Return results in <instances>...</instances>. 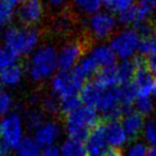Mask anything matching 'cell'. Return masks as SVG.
<instances>
[{
	"instance_id": "obj_13",
	"label": "cell",
	"mask_w": 156,
	"mask_h": 156,
	"mask_svg": "<svg viewBox=\"0 0 156 156\" xmlns=\"http://www.w3.org/2000/svg\"><path fill=\"white\" fill-rule=\"evenodd\" d=\"M102 125L107 144L109 148H112V150L117 151L126 146L129 138L122 126L121 121L117 119H112Z\"/></svg>"
},
{
	"instance_id": "obj_38",
	"label": "cell",
	"mask_w": 156,
	"mask_h": 156,
	"mask_svg": "<svg viewBox=\"0 0 156 156\" xmlns=\"http://www.w3.org/2000/svg\"><path fill=\"white\" fill-rule=\"evenodd\" d=\"M104 156H121L118 153V151H115V150H109L108 152L106 153Z\"/></svg>"
},
{
	"instance_id": "obj_36",
	"label": "cell",
	"mask_w": 156,
	"mask_h": 156,
	"mask_svg": "<svg viewBox=\"0 0 156 156\" xmlns=\"http://www.w3.org/2000/svg\"><path fill=\"white\" fill-rule=\"evenodd\" d=\"M0 1L9 4V5L13 6V8H18V6L20 5L23 2H25L26 0H0Z\"/></svg>"
},
{
	"instance_id": "obj_29",
	"label": "cell",
	"mask_w": 156,
	"mask_h": 156,
	"mask_svg": "<svg viewBox=\"0 0 156 156\" xmlns=\"http://www.w3.org/2000/svg\"><path fill=\"white\" fill-rule=\"evenodd\" d=\"M41 111L45 112L47 114H56L60 112V101L58 98L52 94V96H48L41 100Z\"/></svg>"
},
{
	"instance_id": "obj_5",
	"label": "cell",
	"mask_w": 156,
	"mask_h": 156,
	"mask_svg": "<svg viewBox=\"0 0 156 156\" xmlns=\"http://www.w3.org/2000/svg\"><path fill=\"white\" fill-rule=\"evenodd\" d=\"M119 25L118 18L115 14L107 10H101L98 13L87 17L84 27L87 35L98 43H104L106 39H111L117 32Z\"/></svg>"
},
{
	"instance_id": "obj_35",
	"label": "cell",
	"mask_w": 156,
	"mask_h": 156,
	"mask_svg": "<svg viewBox=\"0 0 156 156\" xmlns=\"http://www.w3.org/2000/svg\"><path fill=\"white\" fill-rule=\"evenodd\" d=\"M41 156H61L60 149L56 147H52V148H48L41 152Z\"/></svg>"
},
{
	"instance_id": "obj_1",
	"label": "cell",
	"mask_w": 156,
	"mask_h": 156,
	"mask_svg": "<svg viewBox=\"0 0 156 156\" xmlns=\"http://www.w3.org/2000/svg\"><path fill=\"white\" fill-rule=\"evenodd\" d=\"M2 45L17 58L30 55L41 45V34L36 27L25 25L9 26L1 36Z\"/></svg>"
},
{
	"instance_id": "obj_11",
	"label": "cell",
	"mask_w": 156,
	"mask_h": 156,
	"mask_svg": "<svg viewBox=\"0 0 156 156\" xmlns=\"http://www.w3.org/2000/svg\"><path fill=\"white\" fill-rule=\"evenodd\" d=\"M63 129L55 120H45L34 131V138L41 149L55 147L56 142L62 137Z\"/></svg>"
},
{
	"instance_id": "obj_22",
	"label": "cell",
	"mask_w": 156,
	"mask_h": 156,
	"mask_svg": "<svg viewBox=\"0 0 156 156\" xmlns=\"http://www.w3.org/2000/svg\"><path fill=\"white\" fill-rule=\"evenodd\" d=\"M141 134L146 144L156 149V118H150L144 122Z\"/></svg>"
},
{
	"instance_id": "obj_12",
	"label": "cell",
	"mask_w": 156,
	"mask_h": 156,
	"mask_svg": "<svg viewBox=\"0 0 156 156\" xmlns=\"http://www.w3.org/2000/svg\"><path fill=\"white\" fill-rule=\"evenodd\" d=\"M156 82V76H153L146 68L144 63L140 61L132 84L135 87L137 98H152L154 94V86Z\"/></svg>"
},
{
	"instance_id": "obj_15",
	"label": "cell",
	"mask_w": 156,
	"mask_h": 156,
	"mask_svg": "<svg viewBox=\"0 0 156 156\" xmlns=\"http://www.w3.org/2000/svg\"><path fill=\"white\" fill-rule=\"evenodd\" d=\"M87 156H104L108 152V144L105 138L103 125H97L88 134L84 142Z\"/></svg>"
},
{
	"instance_id": "obj_14",
	"label": "cell",
	"mask_w": 156,
	"mask_h": 156,
	"mask_svg": "<svg viewBox=\"0 0 156 156\" xmlns=\"http://www.w3.org/2000/svg\"><path fill=\"white\" fill-rule=\"evenodd\" d=\"M86 54L96 63L99 69L111 68L117 64V58L114 53L109 44L96 43L91 46L86 52Z\"/></svg>"
},
{
	"instance_id": "obj_4",
	"label": "cell",
	"mask_w": 156,
	"mask_h": 156,
	"mask_svg": "<svg viewBox=\"0 0 156 156\" xmlns=\"http://www.w3.org/2000/svg\"><path fill=\"white\" fill-rule=\"evenodd\" d=\"M142 35L134 28H123L113 35L109 39V46L113 49L117 60H134L140 51Z\"/></svg>"
},
{
	"instance_id": "obj_30",
	"label": "cell",
	"mask_w": 156,
	"mask_h": 156,
	"mask_svg": "<svg viewBox=\"0 0 156 156\" xmlns=\"http://www.w3.org/2000/svg\"><path fill=\"white\" fill-rule=\"evenodd\" d=\"M149 149L142 142H133L125 149L123 156H148Z\"/></svg>"
},
{
	"instance_id": "obj_6",
	"label": "cell",
	"mask_w": 156,
	"mask_h": 156,
	"mask_svg": "<svg viewBox=\"0 0 156 156\" xmlns=\"http://www.w3.org/2000/svg\"><path fill=\"white\" fill-rule=\"evenodd\" d=\"M25 120L19 114L11 113L0 120V148L1 152L6 154L9 151L15 150L19 142L26 137Z\"/></svg>"
},
{
	"instance_id": "obj_9",
	"label": "cell",
	"mask_w": 156,
	"mask_h": 156,
	"mask_svg": "<svg viewBox=\"0 0 156 156\" xmlns=\"http://www.w3.org/2000/svg\"><path fill=\"white\" fill-rule=\"evenodd\" d=\"M84 46L80 41H67L58 49L60 71H71L84 56Z\"/></svg>"
},
{
	"instance_id": "obj_21",
	"label": "cell",
	"mask_w": 156,
	"mask_h": 156,
	"mask_svg": "<svg viewBox=\"0 0 156 156\" xmlns=\"http://www.w3.org/2000/svg\"><path fill=\"white\" fill-rule=\"evenodd\" d=\"M136 4V0H104V8L108 12L119 16Z\"/></svg>"
},
{
	"instance_id": "obj_32",
	"label": "cell",
	"mask_w": 156,
	"mask_h": 156,
	"mask_svg": "<svg viewBox=\"0 0 156 156\" xmlns=\"http://www.w3.org/2000/svg\"><path fill=\"white\" fill-rule=\"evenodd\" d=\"M53 26L58 33H63L64 34V33H68L72 29V21L68 16L62 15V16H58L55 19Z\"/></svg>"
},
{
	"instance_id": "obj_23",
	"label": "cell",
	"mask_w": 156,
	"mask_h": 156,
	"mask_svg": "<svg viewBox=\"0 0 156 156\" xmlns=\"http://www.w3.org/2000/svg\"><path fill=\"white\" fill-rule=\"evenodd\" d=\"M155 51H156V26L151 28V30L148 32V34L142 37L139 53L147 56Z\"/></svg>"
},
{
	"instance_id": "obj_7",
	"label": "cell",
	"mask_w": 156,
	"mask_h": 156,
	"mask_svg": "<svg viewBox=\"0 0 156 156\" xmlns=\"http://www.w3.org/2000/svg\"><path fill=\"white\" fill-rule=\"evenodd\" d=\"M85 85L73 70L60 71L58 70L50 80V90L58 100L73 96H80V91Z\"/></svg>"
},
{
	"instance_id": "obj_42",
	"label": "cell",
	"mask_w": 156,
	"mask_h": 156,
	"mask_svg": "<svg viewBox=\"0 0 156 156\" xmlns=\"http://www.w3.org/2000/svg\"><path fill=\"white\" fill-rule=\"evenodd\" d=\"M155 106H156V101H155Z\"/></svg>"
},
{
	"instance_id": "obj_34",
	"label": "cell",
	"mask_w": 156,
	"mask_h": 156,
	"mask_svg": "<svg viewBox=\"0 0 156 156\" xmlns=\"http://www.w3.org/2000/svg\"><path fill=\"white\" fill-rule=\"evenodd\" d=\"M44 1L50 8L58 10V9H62L67 5L69 2H71V0H44Z\"/></svg>"
},
{
	"instance_id": "obj_26",
	"label": "cell",
	"mask_w": 156,
	"mask_h": 156,
	"mask_svg": "<svg viewBox=\"0 0 156 156\" xmlns=\"http://www.w3.org/2000/svg\"><path fill=\"white\" fill-rule=\"evenodd\" d=\"M134 107H135V112L140 114L142 117L150 116L156 108L155 101L152 98H137Z\"/></svg>"
},
{
	"instance_id": "obj_19",
	"label": "cell",
	"mask_w": 156,
	"mask_h": 156,
	"mask_svg": "<svg viewBox=\"0 0 156 156\" xmlns=\"http://www.w3.org/2000/svg\"><path fill=\"white\" fill-rule=\"evenodd\" d=\"M58 149L61 156H87L84 142L73 138L65 139Z\"/></svg>"
},
{
	"instance_id": "obj_2",
	"label": "cell",
	"mask_w": 156,
	"mask_h": 156,
	"mask_svg": "<svg viewBox=\"0 0 156 156\" xmlns=\"http://www.w3.org/2000/svg\"><path fill=\"white\" fill-rule=\"evenodd\" d=\"M58 70V48L52 44H41L28 58L26 71L34 83L50 81Z\"/></svg>"
},
{
	"instance_id": "obj_10",
	"label": "cell",
	"mask_w": 156,
	"mask_h": 156,
	"mask_svg": "<svg viewBox=\"0 0 156 156\" xmlns=\"http://www.w3.org/2000/svg\"><path fill=\"white\" fill-rule=\"evenodd\" d=\"M15 16L21 25L36 27L46 16V3L44 0H26L16 8Z\"/></svg>"
},
{
	"instance_id": "obj_40",
	"label": "cell",
	"mask_w": 156,
	"mask_h": 156,
	"mask_svg": "<svg viewBox=\"0 0 156 156\" xmlns=\"http://www.w3.org/2000/svg\"><path fill=\"white\" fill-rule=\"evenodd\" d=\"M0 156H6V154H4V153H2L1 151H0Z\"/></svg>"
},
{
	"instance_id": "obj_28",
	"label": "cell",
	"mask_w": 156,
	"mask_h": 156,
	"mask_svg": "<svg viewBox=\"0 0 156 156\" xmlns=\"http://www.w3.org/2000/svg\"><path fill=\"white\" fill-rule=\"evenodd\" d=\"M15 16V10L13 6L0 1V28L6 27L12 23Z\"/></svg>"
},
{
	"instance_id": "obj_18",
	"label": "cell",
	"mask_w": 156,
	"mask_h": 156,
	"mask_svg": "<svg viewBox=\"0 0 156 156\" xmlns=\"http://www.w3.org/2000/svg\"><path fill=\"white\" fill-rule=\"evenodd\" d=\"M72 8L76 14L89 17L104 8V0H71Z\"/></svg>"
},
{
	"instance_id": "obj_31",
	"label": "cell",
	"mask_w": 156,
	"mask_h": 156,
	"mask_svg": "<svg viewBox=\"0 0 156 156\" xmlns=\"http://www.w3.org/2000/svg\"><path fill=\"white\" fill-rule=\"evenodd\" d=\"M16 60L17 58L12 52H10L8 49H5L3 46L0 47V71L6 69L10 66L14 65L16 63Z\"/></svg>"
},
{
	"instance_id": "obj_24",
	"label": "cell",
	"mask_w": 156,
	"mask_h": 156,
	"mask_svg": "<svg viewBox=\"0 0 156 156\" xmlns=\"http://www.w3.org/2000/svg\"><path fill=\"white\" fill-rule=\"evenodd\" d=\"M14 107V98L12 94L5 88L0 87V118L5 117L12 113Z\"/></svg>"
},
{
	"instance_id": "obj_41",
	"label": "cell",
	"mask_w": 156,
	"mask_h": 156,
	"mask_svg": "<svg viewBox=\"0 0 156 156\" xmlns=\"http://www.w3.org/2000/svg\"><path fill=\"white\" fill-rule=\"evenodd\" d=\"M1 36H2V34H1V28H0V39H1Z\"/></svg>"
},
{
	"instance_id": "obj_20",
	"label": "cell",
	"mask_w": 156,
	"mask_h": 156,
	"mask_svg": "<svg viewBox=\"0 0 156 156\" xmlns=\"http://www.w3.org/2000/svg\"><path fill=\"white\" fill-rule=\"evenodd\" d=\"M16 156H41V148L33 137H25L14 150Z\"/></svg>"
},
{
	"instance_id": "obj_16",
	"label": "cell",
	"mask_w": 156,
	"mask_h": 156,
	"mask_svg": "<svg viewBox=\"0 0 156 156\" xmlns=\"http://www.w3.org/2000/svg\"><path fill=\"white\" fill-rule=\"evenodd\" d=\"M25 78V69L23 66L15 63L6 69L0 71V87L5 89H12L19 86Z\"/></svg>"
},
{
	"instance_id": "obj_25",
	"label": "cell",
	"mask_w": 156,
	"mask_h": 156,
	"mask_svg": "<svg viewBox=\"0 0 156 156\" xmlns=\"http://www.w3.org/2000/svg\"><path fill=\"white\" fill-rule=\"evenodd\" d=\"M23 120H25L26 127H29L30 129L35 131L46 119L43 111H39L37 108H32L26 113Z\"/></svg>"
},
{
	"instance_id": "obj_39",
	"label": "cell",
	"mask_w": 156,
	"mask_h": 156,
	"mask_svg": "<svg viewBox=\"0 0 156 156\" xmlns=\"http://www.w3.org/2000/svg\"><path fill=\"white\" fill-rule=\"evenodd\" d=\"M148 156H156V149H150L148 152Z\"/></svg>"
},
{
	"instance_id": "obj_8",
	"label": "cell",
	"mask_w": 156,
	"mask_h": 156,
	"mask_svg": "<svg viewBox=\"0 0 156 156\" xmlns=\"http://www.w3.org/2000/svg\"><path fill=\"white\" fill-rule=\"evenodd\" d=\"M153 12L154 11L148 5L138 2L126 12L117 16V18L120 25H122L124 28H134L138 30L144 37L152 28V26L150 25V19Z\"/></svg>"
},
{
	"instance_id": "obj_33",
	"label": "cell",
	"mask_w": 156,
	"mask_h": 156,
	"mask_svg": "<svg viewBox=\"0 0 156 156\" xmlns=\"http://www.w3.org/2000/svg\"><path fill=\"white\" fill-rule=\"evenodd\" d=\"M144 63L147 69H148L153 76H156V51L149 54V55H147Z\"/></svg>"
},
{
	"instance_id": "obj_3",
	"label": "cell",
	"mask_w": 156,
	"mask_h": 156,
	"mask_svg": "<svg viewBox=\"0 0 156 156\" xmlns=\"http://www.w3.org/2000/svg\"><path fill=\"white\" fill-rule=\"evenodd\" d=\"M64 125L68 137L83 141L98 125V113L82 104L76 111L65 116Z\"/></svg>"
},
{
	"instance_id": "obj_37",
	"label": "cell",
	"mask_w": 156,
	"mask_h": 156,
	"mask_svg": "<svg viewBox=\"0 0 156 156\" xmlns=\"http://www.w3.org/2000/svg\"><path fill=\"white\" fill-rule=\"evenodd\" d=\"M140 3H144L146 5H148L149 8H151L153 11L156 10V0H138Z\"/></svg>"
},
{
	"instance_id": "obj_27",
	"label": "cell",
	"mask_w": 156,
	"mask_h": 156,
	"mask_svg": "<svg viewBox=\"0 0 156 156\" xmlns=\"http://www.w3.org/2000/svg\"><path fill=\"white\" fill-rule=\"evenodd\" d=\"M58 101H60V112L63 113L65 116L72 113V112L76 111L78 107H80L82 105L80 96L69 97V98H65Z\"/></svg>"
},
{
	"instance_id": "obj_17",
	"label": "cell",
	"mask_w": 156,
	"mask_h": 156,
	"mask_svg": "<svg viewBox=\"0 0 156 156\" xmlns=\"http://www.w3.org/2000/svg\"><path fill=\"white\" fill-rule=\"evenodd\" d=\"M144 122V117L135 111L125 112L121 120V124L129 139L137 137L142 133Z\"/></svg>"
}]
</instances>
